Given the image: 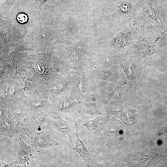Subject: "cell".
I'll return each mask as SVG.
<instances>
[{
	"label": "cell",
	"mask_w": 167,
	"mask_h": 167,
	"mask_svg": "<svg viewBox=\"0 0 167 167\" xmlns=\"http://www.w3.org/2000/svg\"><path fill=\"white\" fill-rule=\"evenodd\" d=\"M19 147L17 157L15 161L8 164H2L3 167H29V162L34 157L33 150L20 137H19Z\"/></svg>",
	"instance_id": "obj_1"
},
{
	"label": "cell",
	"mask_w": 167,
	"mask_h": 167,
	"mask_svg": "<svg viewBox=\"0 0 167 167\" xmlns=\"http://www.w3.org/2000/svg\"><path fill=\"white\" fill-rule=\"evenodd\" d=\"M31 146L37 152L44 151L50 147L57 146L58 143L50 135L44 131L34 132L27 135Z\"/></svg>",
	"instance_id": "obj_2"
},
{
	"label": "cell",
	"mask_w": 167,
	"mask_h": 167,
	"mask_svg": "<svg viewBox=\"0 0 167 167\" xmlns=\"http://www.w3.org/2000/svg\"><path fill=\"white\" fill-rule=\"evenodd\" d=\"M48 124L60 133L67 136L72 144L71 130L67 122L57 115H49L48 117Z\"/></svg>",
	"instance_id": "obj_3"
},
{
	"label": "cell",
	"mask_w": 167,
	"mask_h": 167,
	"mask_svg": "<svg viewBox=\"0 0 167 167\" xmlns=\"http://www.w3.org/2000/svg\"><path fill=\"white\" fill-rule=\"evenodd\" d=\"M109 117L99 116L93 119L85 122L83 125L93 134L103 131L106 124L109 120Z\"/></svg>",
	"instance_id": "obj_4"
},
{
	"label": "cell",
	"mask_w": 167,
	"mask_h": 167,
	"mask_svg": "<svg viewBox=\"0 0 167 167\" xmlns=\"http://www.w3.org/2000/svg\"><path fill=\"white\" fill-rule=\"evenodd\" d=\"M76 128V144L72 146L73 149L79 154L84 161L87 167H90L89 162L91 159V155L89 153L87 147L82 141L80 139L78 133L77 123H75Z\"/></svg>",
	"instance_id": "obj_5"
},
{
	"label": "cell",
	"mask_w": 167,
	"mask_h": 167,
	"mask_svg": "<svg viewBox=\"0 0 167 167\" xmlns=\"http://www.w3.org/2000/svg\"><path fill=\"white\" fill-rule=\"evenodd\" d=\"M131 33L129 29H127L117 34L111 38L110 45L113 48L120 49L130 43L131 39Z\"/></svg>",
	"instance_id": "obj_6"
},
{
	"label": "cell",
	"mask_w": 167,
	"mask_h": 167,
	"mask_svg": "<svg viewBox=\"0 0 167 167\" xmlns=\"http://www.w3.org/2000/svg\"><path fill=\"white\" fill-rule=\"evenodd\" d=\"M120 129L117 126L113 128L108 125L104 130V135L107 142L109 143L110 141H116L120 134Z\"/></svg>",
	"instance_id": "obj_7"
},
{
	"label": "cell",
	"mask_w": 167,
	"mask_h": 167,
	"mask_svg": "<svg viewBox=\"0 0 167 167\" xmlns=\"http://www.w3.org/2000/svg\"><path fill=\"white\" fill-rule=\"evenodd\" d=\"M119 12L121 14H129L133 12L134 8L130 2H123L118 6Z\"/></svg>",
	"instance_id": "obj_8"
},
{
	"label": "cell",
	"mask_w": 167,
	"mask_h": 167,
	"mask_svg": "<svg viewBox=\"0 0 167 167\" xmlns=\"http://www.w3.org/2000/svg\"><path fill=\"white\" fill-rule=\"evenodd\" d=\"M17 20L18 22L22 24H24L28 22V17L25 14L21 13L18 14L17 16Z\"/></svg>",
	"instance_id": "obj_9"
},
{
	"label": "cell",
	"mask_w": 167,
	"mask_h": 167,
	"mask_svg": "<svg viewBox=\"0 0 167 167\" xmlns=\"http://www.w3.org/2000/svg\"><path fill=\"white\" fill-rule=\"evenodd\" d=\"M47 0H36V1L37 2L38 6L39 7Z\"/></svg>",
	"instance_id": "obj_10"
},
{
	"label": "cell",
	"mask_w": 167,
	"mask_h": 167,
	"mask_svg": "<svg viewBox=\"0 0 167 167\" xmlns=\"http://www.w3.org/2000/svg\"><path fill=\"white\" fill-rule=\"evenodd\" d=\"M155 0L157 3H162V2L165 1L166 0Z\"/></svg>",
	"instance_id": "obj_11"
}]
</instances>
